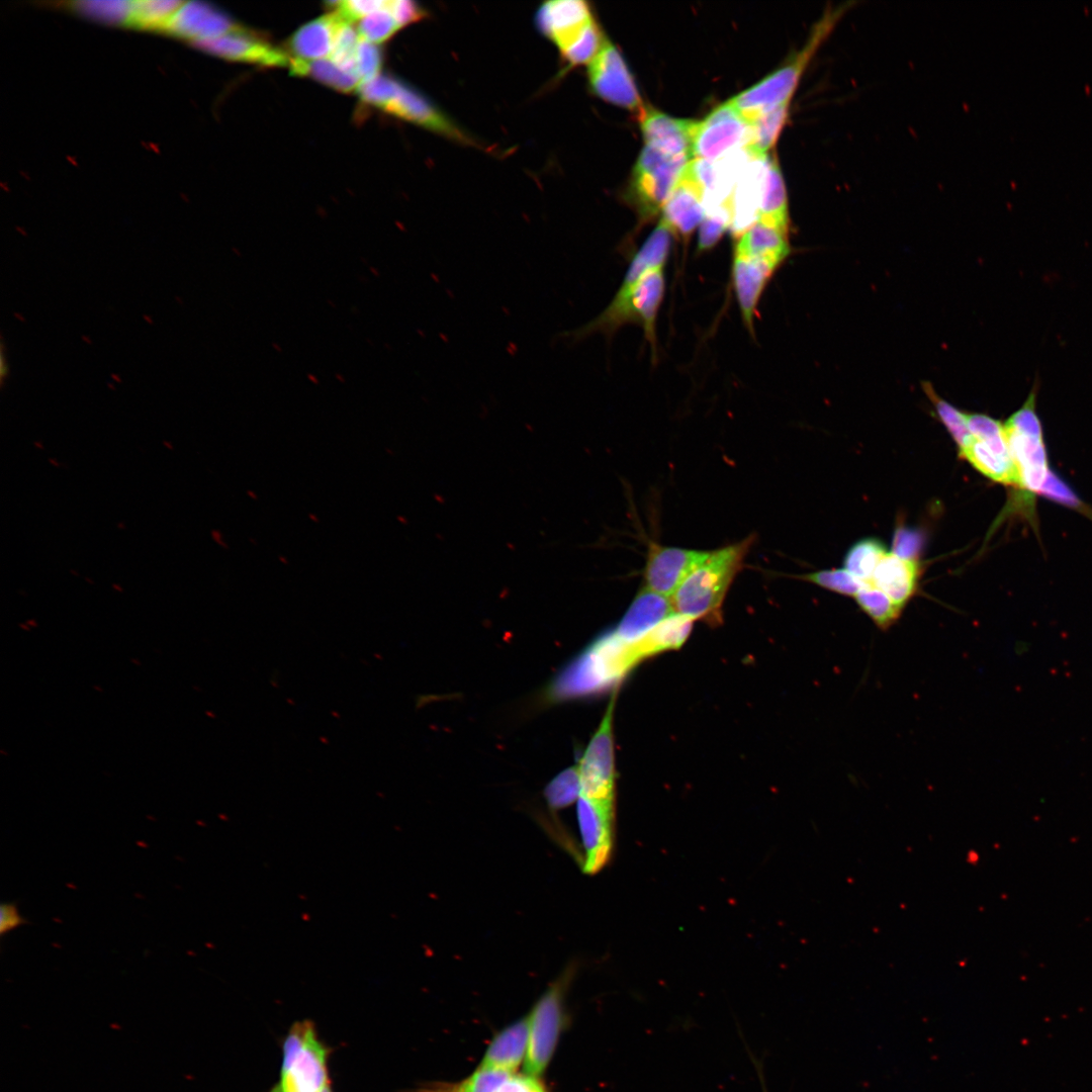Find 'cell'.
Returning <instances> with one entry per match:
<instances>
[{
  "instance_id": "cell-34",
  "label": "cell",
  "mask_w": 1092,
  "mask_h": 1092,
  "mask_svg": "<svg viewBox=\"0 0 1092 1092\" xmlns=\"http://www.w3.org/2000/svg\"><path fill=\"white\" fill-rule=\"evenodd\" d=\"M922 385L940 422L957 443L960 452L963 451L973 440L967 424V415L937 395L930 383L924 382Z\"/></svg>"
},
{
  "instance_id": "cell-47",
  "label": "cell",
  "mask_w": 1092,
  "mask_h": 1092,
  "mask_svg": "<svg viewBox=\"0 0 1092 1092\" xmlns=\"http://www.w3.org/2000/svg\"><path fill=\"white\" fill-rule=\"evenodd\" d=\"M764 1092H766V1091L764 1090Z\"/></svg>"
},
{
  "instance_id": "cell-38",
  "label": "cell",
  "mask_w": 1092,
  "mask_h": 1092,
  "mask_svg": "<svg viewBox=\"0 0 1092 1092\" xmlns=\"http://www.w3.org/2000/svg\"><path fill=\"white\" fill-rule=\"evenodd\" d=\"M798 578L812 582L825 589L853 598L866 584L846 569L819 570L800 575Z\"/></svg>"
},
{
  "instance_id": "cell-12",
  "label": "cell",
  "mask_w": 1092,
  "mask_h": 1092,
  "mask_svg": "<svg viewBox=\"0 0 1092 1092\" xmlns=\"http://www.w3.org/2000/svg\"><path fill=\"white\" fill-rule=\"evenodd\" d=\"M576 819L582 845L581 866L596 874L608 862L614 843L615 803L579 796Z\"/></svg>"
},
{
  "instance_id": "cell-31",
  "label": "cell",
  "mask_w": 1092,
  "mask_h": 1092,
  "mask_svg": "<svg viewBox=\"0 0 1092 1092\" xmlns=\"http://www.w3.org/2000/svg\"><path fill=\"white\" fill-rule=\"evenodd\" d=\"M511 1073L478 1067L467 1078L454 1083L423 1085L415 1092H497Z\"/></svg>"
},
{
  "instance_id": "cell-7",
  "label": "cell",
  "mask_w": 1092,
  "mask_h": 1092,
  "mask_svg": "<svg viewBox=\"0 0 1092 1092\" xmlns=\"http://www.w3.org/2000/svg\"><path fill=\"white\" fill-rule=\"evenodd\" d=\"M1004 430L1016 469V486L1030 495L1039 493L1051 471L1033 395L1006 421Z\"/></svg>"
},
{
  "instance_id": "cell-32",
  "label": "cell",
  "mask_w": 1092,
  "mask_h": 1092,
  "mask_svg": "<svg viewBox=\"0 0 1092 1092\" xmlns=\"http://www.w3.org/2000/svg\"><path fill=\"white\" fill-rule=\"evenodd\" d=\"M861 611L883 631L891 628L900 618L903 609L879 588L864 584L854 597Z\"/></svg>"
},
{
  "instance_id": "cell-45",
  "label": "cell",
  "mask_w": 1092,
  "mask_h": 1092,
  "mask_svg": "<svg viewBox=\"0 0 1092 1092\" xmlns=\"http://www.w3.org/2000/svg\"><path fill=\"white\" fill-rule=\"evenodd\" d=\"M497 1092H547L539 1078L528 1074H512Z\"/></svg>"
},
{
  "instance_id": "cell-19",
  "label": "cell",
  "mask_w": 1092,
  "mask_h": 1092,
  "mask_svg": "<svg viewBox=\"0 0 1092 1092\" xmlns=\"http://www.w3.org/2000/svg\"><path fill=\"white\" fill-rule=\"evenodd\" d=\"M674 613L670 598L642 585L630 607L611 632L618 640L632 643L643 637L658 623Z\"/></svg>"
},
{
  "instance_id": "cell-35",
  "label": "cell",
  "mask_w": 1092,
  "mask_h": 1092,
  "mask_svg": "<svg viewBox=\"0 0 1092 1092\" xmlns=\"http://www.w3.org/2000/svg\"><path fill=\"white\" fill-rule=\"evenodd\" d=\"M75 8L83 15L112 24L132 23L133 1H79Z\"/></svg>"
},
{
  "instance_id": "cell-4",
  "label": "cell",
  "mask_w": 1092,
  "mask_h": 1092,
  "mask_svg": "<svg viewBox=\"0 0 1092 1092\" xmlns=\"http://www.w3.org/2000/svg\"><path fill=\"white\" fill-rule=\"evenodd\" d=\"M537 24L571 66L589 64L605 38L584 1L546 2L537 13Z\"/></svg>"
},
{
  "instance_id": "cell-3",
  "label": "cell",
  "mask_w": 1092,
  "mask_h": 1092,
  "mask_svg": "<svg viewBox=\"0 0 1092 1092\" xmlns=\"http://www.w3.org/2000/svg\"><path fill=\"white\" fill-rule=\"evenodd\" d=\"M852 4L854 2L847 1L827 8L812 26L805 44L798 53L760 82L729 100L748 122L780 105L790 103L811 59Z\"/></svg>"
},
{
  "instance_id": "cell-40",
  "label": "cell",
  "mask_w": 1092,
  "mask_h": 1092,
  "mask_svg": "<svg viewBox=\"0 0 1092 1092\" xmlns=\"http://www.w3.org/2000/svg\"><path fill=\"white\" fill-rule=\"evenodd\" d=\"M732 212L727 206L708 211L699 230L698 252L712 249L731 226Z\"/></svg>"
},
{
  "instance_id": "cell-21",
  "label": "cell",
  "mask_w": 1092,
  "mask_h": 1092,
  "mask_svg": "<svg viewBox=\"0 0 1092 1092\" xmlns=\"http://www.w3.org/2000/svg\"><path fill=\"white\" fill-rule=\"evenodd\" d=\"M686 170V169H685ZM702 190L684 171L669 198L662 207L661 220L673 235L687 239L706 216Z\"/></svg>"
},
{
  "instance_id": "cell-43",
  "label": "cell",
  "mask_w": 1092,
  "mask_h": 1092,
  "mask_svg": "<svg viewBox=\"0 0 1092 1092\" xmlns=\"http://www.w3.org/2000/svg\"><path fill=\"white\" fill-rule=\"evenodd\" d=\"M330 8L335 9L344 20L352 23L360 18L379 11L386 7L387 1L377 0H346L330 2Z\"/></svg>"
},
{
  "instance_id": "cell-1",
  "label": "cell",
  "mask_w": 1092,
  "mask_h": 1092,
  "mask_svg": "<svg viewBox=\"0 0 1092 1092\" xmlns=\"http://www.w3.org/2000/svg\"><path fill=\"white\" fill-rule=\"evenodd\" d=\"M671 239L667 229L657 225L633 257L609 305L566 337L577 342L596 333L612 336L623 325L636 323L642 327L652 355H655L656 316L664 294L663 265L669 254Z\"/></svg>"
},
{
  "instance_id": "cell-23",
  "label": "cell",
  "mask_w": 1092,
  "mask_h": 1092,
  "mask_svg": "<svg viewBox=\"0 0 1092 1092\" xmlns=\"http://www.w3.org/2000/svg\"><path fill=\"white\" fill-rule=\"evenodd\" d=\"M776 269L756 259L735 255L733 284L746 328L753 331V321L761 293Z\"/></svg>"
},
{
  "instance_id": "cell-37",
  "label": "cell",
  "mask_w": 1092,
  "mask_h": 1092,
  "mask_svg": "<svg viewBox=\"0 0 1092 1092\" xmlns=\"http://www.w3.org/2000/svg\"><path fill=\"white\" fill-rule=\"evenodd\" d=\"M182 3L173 0L133 1L132 23L148 28L166 27Z\"/></svg>"
},
{
  "instance_id": "cell-6",
  "label": "cell",
  "mask_w": 1092,
  "mask_h": 1092,
  "mask_svg": "<svg viewBox=\"0 0 1092 1092\" xmlns=\"http://www.w3.org/2000/svg\"><path fill=\"white\" fill-rule=\"evenodd\" d=\"M574 972V964H570L528 1014L529 1042L524 1064L528 1075L539 1078L552 1059L564 1021V996Z\"/></svg>"
},
{
  "instance_id": "cell-27",
  "label": "cell",
  "mask_w": 1092,
  "mask_h": 1092,
  "mask_svg": "<svg viewBox=\"0 0 1092 1092\" xmlns=\"http://www.w3.org/2000/svg\"><path fill=\"white\" fill-rule=\"evenodd\" d=\"M790 253L787 234L759 221L738 237L735 248V255L762 261L776 270Z\"/></svg>"
},
{
  "instance_id": "cell-18",
  "label": "cell",
  "mask_w": 1092,
  "mask_h": 1092,
  "mask_svg": "<svg viewBox=\"0 0 1092 1092\" xmlns=\"http://www.w3.org/2000/svg\"><path fill=\"white\" fill-rule=\"evenodd\" d=\"M641 113L645 145L671 156H692L696 121L675 118L654 109Z\"/></svg>"
},
{
  "instance_id": "cell-33",
  "label": "cell",
  "mask_w": 1092,
  "mask_h": 1092,
  "mask_svg": "<svg viewBox=\"0 0 1092 1092\" xmlns=\"http://www.w3.org/2000/svg\"><path fill=\"white\" fill-rule=\"evenodd\" d=\"M886 554L885 545L880 540H859L848 549L843 561L844 569L869 584L877 565Z\"/></svg>"
},
{
  "instance_id": "cell-44",
  "label": "cell",
  "mask_w": 1092,
  "mask_h": 1092,
  "mask_svg": "<svg viewBox=\"0 0 1092 1092\" xmlns=\"http://www.w3.org/2000/svg\"><path fill=\"white\" fill-rule=\"evenodd\" d=\"M389 9L400 28L419 21L425 15L420 5L408 0L389 1Z\"/></svg>"
},
{
  "instance_id": "cell-17",
  "label": "cell",
  "mask_w": 1092,
  "mask_h": 1092,
  "mask_svg": "<svg viewBox=\"0 0 1092 1092\" xmlns=\"http://www.w3.org/2000/svg\"><path fill=\"white\" fill-rule=\"evenodd\" d=\"M165 28L196 43L245 27L207 3L190 1L182 3Z\"/></svg>"
},
{
  "instance_id": "cell-39",
  "label": "cell",
  "mask_w": 1092,
  "mask_h": 1092,
  "mask_svg": "<svg viewBox=\"0 0 1092 1092\" xmlns=\"http://www.w3.org/2000/svg\"><path fill=\"white\" fill-rule=\"evenodd\" d=\"M400 26L389 9V1L385 8L362 18L358 25V33L361 39L372 43H379L390 38Z\"/></svg>"
},
{
  "instance_id": "cell-5",
  "label": "cell",
  "mask_w": 1092,
  "mask_h": 1092,
  "mask_svg": "<svg viewBox=\"0 0 1092 1092\" xmlns=\"http://www.w3.org/2000/svg\"><path fill=\"white\" fill-rule=\"evenodd\" d=\"M329 1050L309 1020L295 1022L282 1045L278 1082L271 1092H325L331 1088Z\"/></svg>"
},
{
  "instance_id": "cell-10",
  "label": "cell",
  "mask_w": 1092,
  "mask_h": 1092,
  "mask_svg": "<svg viewBox=\"0 0 1092 1092\" xmlns=\"http://www.w3.org/2000/svg\"><path fill=\"white\" fill-rule=\"evenodd\" d=\"M615 696H612L598 730L576 763L580 795L611 803H615L616 781L613 737Z\"/></svg>"
},
{
  "instance_id": "cell-15",
  "label": "cell",
  "mask_w": 1092,
  "mask_h": 1092,
  "mask_svg": "<svg viewBox=\"0 0 1092 1092\" xmlns=\"http://www.w3.org/2000/svg\"><path fill=\"white\" fill-rule=\"evenodd\" d=\"M380 109L453 140L464 143L470 141L451 119L426 97L398 80H395L389 98Z\"/></svg>"
},
{
  "instance_id": "cell-8",
  "label": "cell",
  "mask_w": 1092,
  "mask_h": 1092,
  "mask_svg": "<svg viewBox=\"0 0 1092 1092\" xmlns=\"http://www.w3.org/2000/svg\"><path fill=\"white\" fill-rule=\"evenodd\" d=\"M645 145L632 174V200L643 218H651L669 198L690 162Z\"/></svg>"
},
{
  "instance_id": "cell-25",
  "label": "cell",
  "mask_w": 1092,
  "mask_h": 1092,
  "mask_svg": "<svg viewBox=\"0 0 1092 1092\" xmlns=\"http://www.w3.org/2000/svg\"><path fill=\"white\" fill-rule=\"evenodd\" d=\"M918 573L915 560L887 553L877 565L869 584L882 590L904 609L916 592Z\"/></svg>"
},
{
  "instance_id": "cell-26",
  "label": "cell",
  "mask_w": 1092,
  "mask_h": 1092,
  "mask_svg": "<svg viewBox=\"0 0 1092 1092\" xmlns=\"http://www.w3.org/2000/svg\"><path fill=\"white\" fill-rule=\"evenodd\" d=\"M693 623L692 619L672 613L643 637L628 643L636 665L650 656L679 648L688 639Z\"/></svg>"
},
{
  "instance_id": "cell-9",
  "label": "cell",
  "mask_w": 1092,
  "mask_h": 1092,
  "mask_svg": "<svg viewBox=\"0 0 1092 1092\" xmlns=\"http://www.w3.org/2000/svg\"><path fill=\"white\" fill-rule=\"evenodd\" d=\"M967 424L973 440L960 452L961 456L990 479L1016 486V469L1004 424L983 414H968Z\"/></svg>"
},
{
  "instance_id": "cell-30",
  "label": "cell",
  "mask_w": 1092,
  "mask_h": 1092,
  "mask_svg": "<svg viewBox=\"0 0 1092 1092\" xmlns=\"http://www.w3.org/2000/svg\"><path fill=\"white\" fill-rule=\"evenodd\" d=\"M289 68L293 75L311 77L340 92H351L362 84L358 76L344 71L331 60L291 59Z\"/></svg>"
},
{
  "instance_id": "cell-42",
  "label": "cell",
  "mask_w": 1092,
  "mask_h": 1092,
  "mask_svg": "<svg viewBox=\"0 0 1092 1092\" xmlns=\"http://www.w3.org/2000/svg\"><path fill=\"white\" fill-rule=\"evenodd\" d=\"M922 533L916 529L897 527L893 537L892 553L909 560H915L921 553Z\"/></svg>"
},
{
  "instance_id": "cell-2",
  "label": "cell",
  "mask_w": 1092,
  "mask_h": 1092,
  "mask_svg": "<svg viewBox=\"0 0 1092 1092\" xmlns=\"http://www.w3.org/2000/svg\"><path fill=\"white\" fill-rule=\"evenodd\" d=\"M750 534L740 541L707 551L670 597L674 613L710 625L722 622V606L734 579L755 543Z\"/></svg>"
},
{
  "instance_id": "cell-28",
  "label": "cell",
  "mask_w": 1092,
  "mask_h": 1092,
  "mask_svg": "<svg viewBox=\"0 0 1092 1092\" xmlns=\"http://www.w3.org/2000/svg\"><path fill=\"white\" fill-rule=\"evenodd\" d=\"M757 221L788 234L789 213L786 186L779 164L775 159L766 161L764 186Z\"/></svg>"
},
{
  "instance_id": "cell-29",
  "label": "cell",
  "mask_w": 1092,
  "mask_h": 1092,
  "mask_svg": "<svg viewBox=\"0 0 1092 1092\" xmlns=\"http://www.w3.org/2000/svg\"><path fill=\"white\" fill-rule=\"evenodd\" d=\"M789 110V103L765 112L752 120L747 143L743 150L752 159H765L767 151L775 144L783 128Z\"/></svg>"
},
{
  "instance_id": "cell-13",
  "label": "cell",
  "mask_w": 1092,
  "mask_h": 1092,
  "mask_svg": "<svg viewBox=\"0 0 1092 1092\" xmlns=\"http://www.w3.org/2000/svg\"><path fill=\"white\" fill-rule=\"evenodd\" d=\"M592 90L608 102L630 110L641 109L634 80L617 48L608 39L588 64Z\"/></svg>"
},
{
  "instance_id": "cell-24",
  "label": "cell",
  "mask_w": 1092,
  "mask_h": 1092,
  "mask_svg": "<svg viewBox=\"0 0 1092 1092\" xmlns=\"http://www.w3.org/2000/svg\"><path fill=\"white\" fill-rule=\"evenodd\" d=\"M529 1042L528 1015L502 1029L488 1044L479 1067L515 1074L525 1062Z\"/></svg>"
},
{
  "instance_id": "cell-11",
  "label": "cell",
  "mask_w": 1092,
  "mask_h": 1092,
  "mask_svg": "<svg viewBox=\"0 0 1092 1092\" xmlns=\"http://www.w3.org/2000/svg\"><path fill=\"white\" fill-rule=\"evenodd\" d=\"M749 130L750 123L728 100L696 123L692 156L708 161L722 159L745 147Z\"/></svg>"
},
{
  "instance_id": "cell-46",
  "label": "cell",
  "mask_w": 1092,
  "mask_h": 1092,
  "mask_svg": "<svg viewBox=\"0 0 1092 1092\" xmlns=\"http://www.w3.org/2000/svg\"><path fill=\"white\" fill-rule=\"evenodd\" d=\"M28 920L24 918L15 902H3L0 905V935L4 937L12 930L25 925Z\"/></svg>"
},
{
  "instance_id": "cell-41",
  "label": "cell",
  "mask_w": 1092,
  "mask_h": 1092,
  "mask_svg": "<svg viewBox=\"0 0 1092 1092\" xmlns=\"http://www.w3.org/2000/svg\"><path fill=\"white\" fill-rule=\"evenodd\" d=\"M381 63L382 56L379 48L375 43L360 38L356 51V69L361 82L365 83L377 77Z\"/></svg>"
},
{
  "instance_id": "cell-22",
  "label": "cell",
  "mask_w": 1092,
  "mask_h": 1092,
  "mask_svg": "<svg viewBox=\"0 0 1092 1092\" xmlns=\"http://www.w3.org/2000/svg\"><path fill=\"white\" fill-rule=\"evenodd\" d=\"M346 22L334 11L299 27L288 40L293 59L314 61L331 56L338 33Z\"/></svg>"
},
{
  "instance_id": "cell-16",
  "label": "cell",
  "mask_w": 1092,
  "mask_h": 1092,
  "mask_svg": "<svg viewBox=\"0 0 1092 1092\" xmlns=\"http://www.w3.org/2000/svg\"><path fill=\"white\" fill-rule=\"evenodd\" d=\"M195 46L226 60L265 67H289L291 60L283 50L246 28L196 42Z\"/></svg>"
},
{
  "instance_id": "cell-20",
  "label": "cell",
  "mask_w": 1092,
  "mask_h": 1092,
  "mask_svg": "<svg viewBox=\"0 0 1092 1092\" xmlns=\"http://www.w3.org/2000/svg\"><path fill=\"white\" fill-rule=\"evenodd\" d=\"M767 159H751L734 186L730 205L731 230L741 236L758 220V209L764 186Z\"/></svg>"
},
{
  "instance_id": "cell-14",
  "label": "cell",
  "mask_w": 1092,
  "mask_h": 1092,
  "mask_svg": "<svg viewBox=\"0 0 1092 1092\" xmlns=\"http://www.w3.org/2000/svg\"><path fill=\"white\" fill-rule=\"evenodd\" d=\"M707 551L662 545L649 541L643 569L644 586L670 598Z\"/></svg>"
},
{
  "instance_id": "cell-36",
  "label": "cell",
  "mask_w": 1092,
  "mask_h": 1092,
  "mask_svg": "<svg viewBox=\"0 0 1092 1092\" xmlns=\"http://www.w3.org/2000/svg\"><path fill=\"white\" fill-rule=\"evenodd\" d=\"M580 782L576 764L564 769L545 788L544 797L553 810L563 809L577 801Z\"/></svg>"
}]
</instances>
